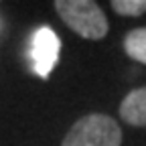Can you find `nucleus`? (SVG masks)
Masks as SVG:
<instances>
[{
    "label": "nucleus",
    "instance_id": "1",
    "mask_svg": "<svg viewBox=\"0 0 146 146\" xmlns=\"http://www.w3.org/2000/svg\"><path fill=\"white\" fill-rule=\"evenodd\" d=\"M55 10L61 21L83 39L100 41L108 35V18L98 2L91 0H57Z\"/></svg>",
    "mask_w": 146,
    "mask_h": 146
},
{
    "label": "nucleus",
    "instance_id": "3",
    "mask_svg": "<svg viewBox=\"0 0 146 146\" xmlns=\"http://www.w3.org/2000/svg\"><path fill=\"white\" fill-rule=\"evenodd\" d=\"M59 51H61V41L51 27H39L33 33L31 57H33V69L39 77L47 79L51 75L53 67L59 61Z\"/></svg>",
    "mask_w": 146,
    "mask_h": 146
},
{
    "label": "nucleus",
    "instance_id": "6",
    "mask_svg": "<svg viewBox=\"0 0 146 146\" xmlns=\"http://www.w3.org/2000/svg\"><path fill=\"white\" fill-rule=\"evenodd\" d=\"M112 8L122 16H140L146 12V0H112Z\"/></svg>",
    "mask_w": 146,
    "mask_h": 146
},
{
    "label": "nucleus",
    "instance_id": "2",
    "mask_svg": "<svg viewBox=\"0 0 146 146\" xmlns=\"http://www.w3.org/2000/svg\"><path fill=\"white\" fill-rule=\"evenodd\" d=\"M122 130L118 122L104 114H89L79 118L69 128L61 146H120Z\"/></svg>",
    "mask_w": 146,
    "mask_h": 146
},
{
    "label": "nucleus",
    "instance_id": "5",
    "mask_svg": "<svg viewBox=\"0 0 146 146\" xmlns=\"http://www.w3.org/2000/svg\"><path fill=\"white\" fill-rule=\"evenodd\" d=\"M124 51L128 53V57L146 65V27L132 29L124 36Z\"/></svg>",
    "mask_w": 146,
    "mask_h": 146
},
{
    "label": "nucleus",
    "instance_id": "4",
    "mask_svg": "<svg viewBox=\"0 0 146 146\" xmlns=\"http://www.w3.org/2000/svg\"><path fill=\"white\" fill-rule=\"evenodd\" d=\"M120 116L130 126L146 128V87L132 89L122 104H120Z\"/></svg>",
    "mask_w": 146,
    "mask_h": 146
}]
</instances>
